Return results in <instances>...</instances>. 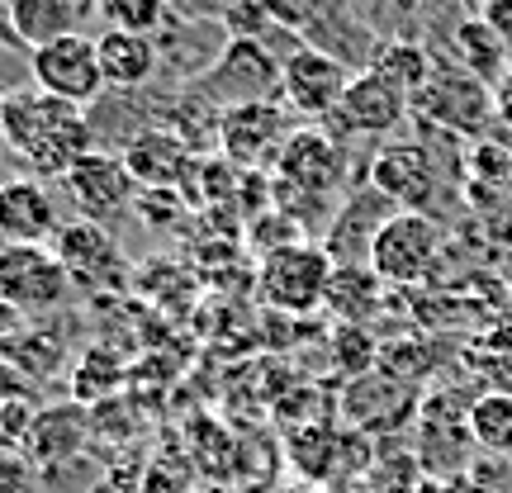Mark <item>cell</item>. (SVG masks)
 I'll return each mask as SVG.
<instances>
[{"instance_id": "5", "label": "cell", "mask_w": 512, "mask_h": 493, "mask_svg": "<svg viewBox=\"0 0 512 493\" xmlns=\"http://www.w3.org/2000/svg\"><path fill=\"white\" fill-rule=\"evenodd\" d=\"M441 247H446V233L432 214L422 209H394L389 219L380 223V233L370 242L366 266L380 275L384 285H418L432 275Z\"/></svg>"}, {"instance_id": "6", "label": "cell", "mask_w": 512, "mask_h": 493, "mask_svg": "<svg viewBox=\"0 0 512 493\" xmlns=\"http://www.w3.org/2000/svg\"><path fill=\"white\" fill-rule=\"evenodd\" d=\"M413 114L422 124L456 133V138H484L494 124V86L470 76L465 67H441L432 72V81L413 95Z\"/></svg>"}, {"instance_id": "12", "label": "cell", "mask_w": 512, "mask_h": 493, "mask_svg": "<svg viewBox=\"0 0 512 493\" xmlns=\"http://www.w3.org/2000/svg\"><path fill=\"white\" fill-rule=\"evenodd\" d=\"M67 185V200L76 204V214L91 223H110L119 219L133 195H138V181L128 176L124 157H110V152H91L62 176Z\"/></svg>"}, {"instance_id": "10", "label": "cell", "mask_w": 512, "mask_h": 493, "mask_svg": "<svg viewBox=\"0 0 512 493\" xmlns=\"http://www.w3.org/2000/svg\"><path fill=\"white\" fill-rule=\"evenodd\" d=\"M290 114L280 100H256V105H238V110L219 114V147L223 157L242 171H261V166L280 157V147L290 138Z\"/></svg>"}, {"instance_id": "24", "label": "cell", "mask_w": 512, "mask_h": 493, "mask_svg": "<svg viewBox=\"0 0 512 493\" xmlns=\"http://www.w3.org/2000/svg\"><path fill=\"white\" fill-rule=\"evenodd\" d=\"M100 15L110 29L152 38L171 19V0H100Z\"/></svg>"}, {"instance_id": "25", "label": "cell", "mask_w": 512, "mask_h": 493, "mask_svg": "<svg viewBox=\"0 0 512 493\" xmlns=\"http://www.w3.org/2000/svg\"><path fill=\"white\" fill-rule=\"evenodd\" d=\"M119 380H124V366L114 361V351H100V347H95L91 356H86V366L76 370V399H95V394H110Z\"/></svg>"}, {"instance_id": "8", "label": "cell", "mask_w": 512, "mask_h": 493, "mask_svg": "<svg viewBox=\"0 0 512 493\" xmlns=\"http://www.w3.org/2000/svg\"><path fill=\"white\" fill-rule=\"evenodd\" d=\"M72 290V275L62 271L53 247H0V304L10 313H53Z\"/></svg>"}, {"instance_id": "13", "label": "cell", "mask_w": 512, "mask_h": 493, "mask_svg": "<svg viewBox=\"0 0 512 493\" xmlns=\"http://www.w3.org/2000/svg\"><path fill=\"white\" fill-rule=\"evenodd\" d=\"M413 114V95H403L389 76H380L375 67L351 76L342 105L332 110V124L342 133H366V138H380V133H394Z\"/></svg>"}, {"instance_id": "7", "label": "cell", "mask_w": 512, "mask_h": 493, "mask_svg": "<svg viewBox=\"0 0 512 493\" xmlns=\"http://www.w3.org/2000/svg\"><path fill=\"white\" fill-rule=\"evenodd\" d=\"M29 62H34V86L43 95H53V100H62V105H76V110H86V105H95L100 95L110 91L105 86V72H100V48H95L91 34H62L57 43H48V48H38V53H29Z\"/></svg>"}, {"instance_id": "15", "label": "cell", "mask_w": 512, "mask_h": 493, "mask_svg": "<svg viewBox=\"0 0 512 493\" xmlns=\"http://www.w3.org/2000/svg\"><path fill=\"white\" fill-rule=\"evenodd\" d=\"M57 228H62V219H57V200L38 176L0 185V238L5 242L48 247V242L57 238Z\"/></svg>"}, {"instance_id": "2", "label": "cell", "mask_w": 512, "mask_h": 493, "mask_svg": "<svg viewBox=\"0 0 512 493\" xmlns=\"http://www.w3.org/2000/svg\"><path fill=\"white\" fill-rule=\"evenodd\" d=\"M342 176H347V152L328 128H294L271 166V200L275 209H285L290 219L304 223L313 209H328Z\"/></svg>"}, {"instance_id": "11", "label": "cell", "mask_w": 512, "mask_h": 493, "mask_svg": "<svg viewBox=\"0 0 512 493\" xmlns=\"http://www.w3.org/2000/svg\"><path fill=\"white\" fill-rule=\"evenodd\" d=\"M53 252L62 261V271L72 275V285H81V290H110V285L124 280L128 261L105 223H91V219L62 223L53 238Z\"/></svg>"}, {"instance_id": "21", "label": "cell", "mask_w": 512, "mask_h": 493, "mask_svg": "<svg viewBox=\"0 0 512 493\" xmlns=\"http://www.w3.org/2000/svg\"><path fill=\"white\" fill-rule=\"evenodd\" d=\"M384 299V280L370 271L366 261H347V266H337L332 271V285H328V304L323 309L337 318V323H351V328H361L370 313L380 309Z\"/></svg>"}, {"instance_id": "17", "label": "cell", "mask_w": 512, "mask_h": 493, "mask_svg": "<svg viewBox=\"0 0 512 493\" xmlns=\"http://www.w3.org/2000/svg\"><path fill=\"white\" fill-rule=\"evenodd\" d=\"M128 176L138 181V190H176L185 171H190V152H185V138L171 133V128H147L138 133L124 152Z\"/></svg>"}, {"instance_id": "22", "label": "cell", "mask_w": 512, "mask_h": 493, "mask_svg": "<svg viewBox=\"0 0 512 493\" xmlns=\"http://www.w3.org/2000/svg\"><path fill=\"white\" fill-rule=\"evenodd\" d=\"M370 67H375L380 76H389L403 95H418L422 86L432 81V72H437L432 53H427L422 43H413V38H394V43H384Z\"/></svg>"}, {"instance_id": "20", "label": "cell", "mask_w": 512, "mask_h": 493, "mask_svg": "<svg viewBox=\"0 0 512 493\" xmlns=\"http://www.w3.org/2000/svg\"><path fill=\"white\" fill-rule=\"evenodd\" d=\"M5 24H10L15 43L38 53L62 34H76V0H10Z\"/></svg>"}, {"instance_id": "26", "label": "cell", "mask_w": 512, "mask_h": 493, "mask_svg": "<svg viewBox=\"0 0 512 493\" xmlns=\"http://www.w3.org/2000/svg\"><path fill=\"white\" fill-rule=\"evenodd\" d=\"M494 119L512 133V67L494 81Z\"/></svg>"}, {"instance_id": "1", "label": "cell", "mask_w": 512, "mask_h": 493, "mask_svg": "<svg viewBox=\"0 0 512 493\" xmlns=\"http://www.w3.org/2000/svg\"><path fill=\"white\" fill-rule=\"evenodd\" d=\"M0 143L43 181V176H67L81 157H91L95 128L76 105H62L34 86L0 95Z\"/></svg>"}, {"instance_id": "19", "label": "cell", "mask_w": 512, "mask_h": 493, "mask_svg": "<svg viewBox=\"0 0 512 493\" xmlns=\"http://www.w3.org/2000/svg\"><path fill=\"white\" fill-rule=\"evenodd\" d=\"M451 57H456V67H465L470 76L479 81H489L494 86L498 76L512 67V48H508V34L498 29L489 15H470L456 24V34H451Z\"/></svg>"}, {"instance_id": "4", "label": "cell", "mask_w": 512, "mask_h": 493, "mask_svg": "<svg viewBox=\"0 0 512 493\" xmlns=\"http://www.w3.org/2000/svg\"><path fill=\"white\" fill-rule=\"evenodd\" d=\"M337 261L328 256V247L318 242H290L280 252L261 256L256 271V294L266 299V309L290 313V318H309L328 304V285Z\"/></svg>"}, {"instance_id": "18", "label": "cell", "mask_w": 512, "mask_h": 493, "mask_svg": "<svg viewBox=\"0 0 512 493\" xmlns=\"http://www.w3.org/2000/svg\"><path fill=\"white\" fill-rule=\"evenodd\" d=\"M100 48V72H105V86L114 91H138L147 86L157 67H162V53H157V38L143 34H124V29H105L95 38Z\"/></svg>"}, {"instance_id": "9", "label": "cell", "mask_w": 512, "mask_h": 493, "mask_svg": "<svg viewBox=\"0 0 512 493\" xmlns=\"http://www.w3.org/2000/svg\"><path fill=\"white\" fill-rule=\"evenodd\" d=\"M347 62H337L323 48H309L299 43L290 57H285V72H280V105L304 119H332V110L342 105V95L351 86Z\"/></svg>"}, {"instance_id": "16", "label": "cell", "mask_w": 512, "mask_h": 493, "mask_svg": "<svg viewBox=\"0 0 512 493\" xmlns=\"http://www.w3.org/2000/svg\"><path fill=\"white\" fill-rule=\"evenodd\" d=\"M370 185H375L394 209H422V214H427V200H432V190H437L427 147L422 143L380 147V157L370 162Z\"/></svg>"}, {"instance_id": "23", "label": "cell", "mask_w": 512, "mask_h": 493, "mask_svg": "<svg viewBox=\"0 0 512 493\" xmlns=\"http://www.w3.org/2000/svg\"><path fill=\"white\" fill-rule=\"evenodd\" d=\"M470 437L489 446L494 456L512 451V394H489L470 408Z\"/></svg>"}, {"instance_id": "3", "label": "cell", "mask_w": 512, "mask_h": 493, "mask_svg": "<svg viewBox=\"0 0 512 493\" xmlns=\"http://www.w3.org/2000/svg\"><path fill=\"white\" fill-rule=\"evenodd\" d=\"M280 72L285 62L261 38H228L214 62L190 81V100H200L214 114L256 105V100H280Z\"/></svg>"}, {"instance_id": "14", "label": "cell", "mask_w": 512, "mask_h": 493, "mask_svg": "<svg viewBox=\"0 0 512 493\" xmlns=\"http://www.w3.org/2000/svg\"><path fill=\"white\" fill-rule=\"evenodd\" d=\"M342 413H347L361 432H394L418 413V394L403 375H389V370H366L347 384L342 394Z\"/></svg>"}]
</instances>
